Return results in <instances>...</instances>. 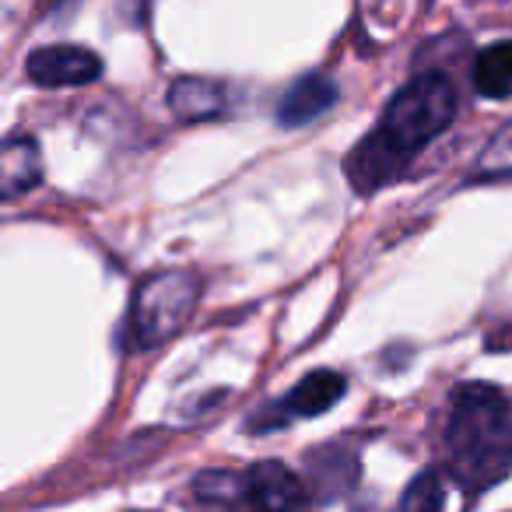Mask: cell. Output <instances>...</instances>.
Here are the masks:
<instances>
[{
  "instance_id": "8992f818",
  "label": "cell",
  "mask_w": 512,
  "mask_h": 512,
  "mask_svg": "<svg viewBox=\"0 0 512 512\" xmlns=\"http://www.w3.org/2000/svg\"><path fill=\"white\" fill-rule=\"evenodd\" d=\"M25 74L39 88H78L99 78L102 60L85 46H43L25 60Z\"/></svg>"
},
{
  "instance_id": "9c48e42d",
  "label": "cell",
  "mask_w": 512,
  "mask_h": 512,
  "mask_svg": "<svg viewBox=\"0 0 512 512\" xmlns=\"http://www.w3.org/2000/svg\"><path fill=\"white\" fill-rule=\"evenodd\" d=\"M169 106L186 123L211 120V116L225 113V88L204 78H179L169 88Z\"/></svg>"
},
{
  "instance_id": "6da1fadb",
  "label": "cell",
  "mask_w": 512,
  "mask_h": 512,
  "mask_svg": "<svg viewBox=\"0 0 512 512\" xmlns=\"http://www.w3.org/2000/svg\"><path fill=\"white\" fill-rule=\"evenodd\" d=\"M453 116L456 88L446 74H421L407 81L379 116L376 130L358 141V148L344 162L351 186L358 193H376L397 183L418 151L428 148L453 123Z\"/></svg>"
},
{
  "instance_id": "3957f363",
  "label": "cell",
  "mask_w": 512,
  "mask_h": 512,
  "mask_svg": "<svg viewBox=\"0 0 512 512\" xmlns=\"http://www.w3.org/2000/svg\"><path fill=\"white\" fill-rule=\"evenodd\" d=\"M193 495L221 512H299L306 488L281 460H260L246 470H207Z\"/></svg>"
},
{
  "instance_id": "30bf717a",
  "label": "cell",
  "mask_w": 512,
  "mask_h": 512,
  "mask_svg": "<svg viewBox=\"0 0 512 512\" xmlns=\"http://www.w3.org/2000/svg\"><path fill=\"white\" fill-rule=\"evenodd\" d=\"M474 88L484 99H509L512 95V39L477 53Z\"/></svg>"
},
{
  "instance_id": "7c38bea8",
  "label": "cell",
  "mask_w": 512,
  "mask_h": 512,
  "mask_svg": "<svg viewBox=\"0 0 512 512\" xmlns=\"http://www.w3.org/2000/svg\"><path fill=\"white\" fill-rule=\"evenodd\" d=\"M477 176H512V123H505L488 141L481 162H477Z\"/></svg>"
},
{
  "instance_id": "277c9868",
  "label": "cell",
  "mask_w": 512,
  "mask_h": 512,
  "mask_svg": "<svg viewBox=\"0 0 512 512\" xmlns=\"http://www.w3.org/2000/svg\"><path fill=\"white\" fill-rule=\"evenodd\" d=\"M200 281L190 271H158L144 278L134 292L127 316V344L134 351H151L172 341L197 309Z\"/></svg>"
},
{
  "instance_id": "8fae6325",
  "label": "cell",
  "mask_w": 512,
  "mask_h": 512,
  "mask_svg": "<svg viewBox=\"0 0 512 512\" xmlns=\"http://www.w3.org/2000/svg\"><path fill=\"white\" fill-rule=\"evenodd\" d=\"M442 509H446L442 477L435 474V470H425V474H418L411 484H407L397 512H442Z\"/></svg>"
},
{
  "instance_id": "5b68a950",
  "label": "cell",
  "mask_w": 512,
  "mask_h": 512,
  "mask_svg": "<svg viewBox=\"0 0 512 512\" xmlns=\"http://www.w3.org/2000/svg\"><path fill=\"white\" fill-rule=\"evenodd\" d=\"M344 390H348V383H344L341 372L316 369V372H309L306 379H299L281 400H274V404L253 421V428H278L295 418H316V414L330 411V407L344 397Z\"/></svg>"
},
{
  "instance_id": "52a82bcc",
  "label": "cell",
  "mask_w": 512,
  "mask_h": 512,
  "mask_svg": "<svg viewBox=\"0 0 512 512\" xmlns=\"http://www.w3.org/2000/svg\"><path fill=\"white\" fill-rule=\"evenodd\" d=\"M337 102V85L323 74H306L285 92L278 106L281 127H306L316 116H323Z\"/></svg>"
},
{
  "instance_id": "ba28073f",
  "label": "cell",
  "mask_w": 512,
  "mask_h": 512,
  "mask_svg": "<svg viewBox=\"0 0 512 512\" xmlns=\"http://www.w3.org/2000/svg\"><path fill=\"white\" fill-rule=\"evenodd\" d=\"M43 179V155L32 137H11L0 155V190L4 200H15L18 193H29Z\"/></svg>"
},
{
  "instance_id": "7a4b0ae2",
  "label": "cell",
  "mask_w": 512,
  "mask_h": 512,
  "mask_svg": "<svg viewBox=\"0 0 512 512\" xmlns=\"http://www.w3.org/2000/svg\"><path fill=\"white\" fill-rule=\"evenodd\" d=\"M449 474L467 491H484L512 467L509 400L488 383H463L449 400Z\"/></svg>"
}]
</instances>
